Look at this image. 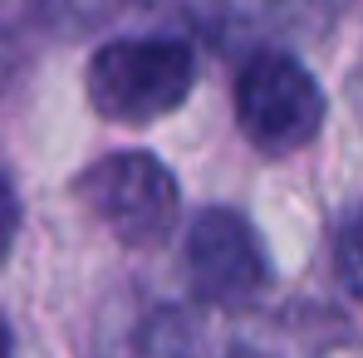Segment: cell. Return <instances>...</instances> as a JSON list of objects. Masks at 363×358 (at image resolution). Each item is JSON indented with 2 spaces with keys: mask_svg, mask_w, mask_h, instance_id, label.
Wrapping results in <instances>:
<instances>
[{
  "mask_svg": "<svg viewBox=\"0 0 363 358\" xmlns=\"http://www.w3.org/2000/svg\"><path fill=\"white\" fill-rule=\"evenodd\" d=\"M79 196L94 211V221L133 250L167 240L182 206L172 167L152 152H108L79 177Z\"/></svg>",
  "mask_w": 363,
  "mask_h": 358,
  "instance_id": "cell-3",
  "label": "cell"
},
{
  "mask_svg": "<svg viewBox=\"0 0 363 358\" xmlns=\"http://www.w3.org/2000/svg\"><path fill=\"white\" fill-rule=\"evenodd\" d=\"M94 113L123 128H143L177 113L196 89V50L167 35H133L104 45L84 74Z\"/></svg>",
  "mask_w": 363,
  "mask_h": 358,
  "instance_id": "cell-1",
  "label": "cell"
},
{
  "mask_svg": "<svg viewBox=\"0 0 363 358\" xmlns=\"http://www.w3.org/2000/svg\"><path fill=\"white\" fill-rule=\"evenodd\" d=\"M231 104L245 142L270 157H290L309 147L324 128V94L314 74L285 50H255L236 74Z\"/></svg>",
  "mask_w": 363,
  "mask_h": 358,
  "instance_id": "cell-2",
  "label": "cell"
},
{
  "mask_svg": "<svg viewBox=\"0 0 363 358\" xmlns=\"http://www.w3.org/2000/svg\"><path fill=\"white\" fill-rule=\"evenodd\" d=\"M191 20L216 40H290L314 35L344 0H186Z\"/></svg>",
  "mask_w": 363,
  "mask_h": 358,
  "instance_id": "cell-5",
  "label": "cell"
},
{
  "mask_svg": "<svg viewBox=\"0 0 363 358\" xmlns=\"http://www.w3.org/2000/svg\"><path fill=\"white\" fill-rule=\"evenodd\" d=\"M118 358H196V329L182 309H152L147 319H133Z\"/></svg>",
  "mask_w": 363,
  "mask_h": 358,
  "instance_id": "cell-6",
  "label": "cell"
},
{
  "mask_svg": "<svg viewBox=\"0 0 363 358\" xmlns=\"http://www.w3.org/2000/svg\"><path fill=\"white\" fill-rule=\"evenodd\" d=\"M0 358H10V329H5V319H0Z\"/></svg>",
  "mask_w": 363,
  "mask_h": 358,
  "instance_id": "cell-10",
  "label": "cell"
},
{
  "mask_svg": "<svg viewBox=\"0 0 363 358\" xmlns=\"http://www.w3.org/2000/svg\"><path fill=\"white\" fill-rule=\"evenodd\" d=\"M35 5H40V15H45L50 25H60V30H69V35H79V30L104 25L123 0H35Z\"/></svg>",
  "mask_w": 363,
  "mask_h": 358,
  "instance_id": "cell-7",
  "label": "cell"
},
{
  "mask_svg": "<svg viewBox=\"0 0 363 358\" xmlns=\"http://www.w3.org/2000/svg\"><path fill=\"white\" fill-rule=\"evenodd\" d=\"M15 231H20V201H15V186L0 177V255L10 250Z\"/></svg>",
  "mask_w": 363,
  "mask_h": 358,
  "instance_id": "cell-9",
  "label": "cell"
},
{
  "mask_svg": "<svg viewBox=\"0 0 363 358\" xmlns=\"http://www.w3.org/2000/svg\"><path fill=\"white\" fill-rule=\"evenodd\" d=\"M334 270H339L344 290L363 299V211H354L334 236Z\"/></svg>",
  "mask_w": 363,
  "mask_h": 358,
  "instance_id": "cell-8",
  "label": "cell"
},
{
  "mask_svg": "<svg viewBox=\"0 0 363 358\" xmlns=\"http://www.w3.org/2000/svg\"><path fill=\"white\" fill-rule=\"evenodd\" d=\"M186 280L191 295L216 309H236L270 280V260L260 250L255 226L231 206H206L186 226Z\"/></svg>",
  "mask_w": 363,
  "mask_h": 358,
  "instance_id": "cell-4",
  "label": "cell"
}]
</instances>
